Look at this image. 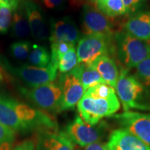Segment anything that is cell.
Segmentation results:
<instances>
[{"instance_id":"6da1fadb","label":"cell","mask_w":150,"mask_h":150,"mask_svg":"<svg viewBox=\"0 0 150 150\" xmlns=\"http://www.w3.org/2000/svg\"><path fill=\"white\" fill-rule=\"evenodd\" d=\"M120 108L115 90L106 83L90 88L77 104L81 117L94 126L102 118L111 116Z\"/></svg>"},{"instance_id":"7a4b0ae2","label":"cell","mask_w":150,"mask_h":150,"mask_svg":"<svg viewBox=\"0 0 150 150\" xmlns=\"http://www.w3.org/2000/svg\"><path fill=\"white\" fill-rule=\"evenodd\" d=\"M125 112L130 109L150 110L149 91L126 68L121 69L115 86Z\"/></svg>"},{"instance_id":"3957f363","label":"cell","mask_w":150,"mask_h":150,"mask_svg":"<svg viewBox=\"0 0 150 150\" xmlns=\"http://www.w3.org/2000/svg\"><path fill=\"white\" fill-rule=\"evenodd\" d=\"M114 54L124 68L136 67L150 57V45L147 41L136 38L126 31H117L113 35Z\"/></svg>"},{"instance_id":"277c9868","label":"cell","mask_w":150,"mask_h":150,"mask_svg":"<svg viewBox=\"0 0 150 150\" xmlns=\"http://www.w3.org/2000/svg\"><path fill=\"white\" fill-rule=\"evenodd\" d=\"M21 93L40 109L47 112L61 111L63 91L59 82H50L27 89L22 88Z\"/></svg>"},{"instance_id":"5b68a950","label":"cell","mask_w":150,"mask_h":150,"mask_svg":"<svg viewBox=\"0 0 150 150\" xmlns=\"http://www.w3.org/2000/svg\"><path fill=\"white\" fill-rule=\"evenodd\" d=\"M113 54V36L92 34L79 40L76 54L79 64H91L99 56Z\"/></svg>"},{"instance_id":"8992f818","label":"cell","mask_w":150,"mask_h":150,"mask_svg":"<svg viewBox=\"0 0 150 150\" xmlns=\"http://www.w3.org/2000/svg\"><path fill=\"white\" fill-rule=\"evenodd\" d=\"M3 66L7 72L15 75L30 88L54 82L57 75L58 67L51 63L45 67L30 65L13 67L8 63H4Z\"/></svg>"},{"instance_id":"52a82bcc","label":"cell","mask_w":150,"mask_h":150,"mask_svg":"<svg viewBox=\"0 0 150 150\" xmlns=\"http://www.w3.org/2000/svg\"><path fill=\"white\" fill-rule=\"evenodd\" d=\"M96 125H90L80 116L76 115L67 125L65 133L73 143L84 147L94 142H100L106 134V127L104 123Z\"/></svg>"},{"instance_id":"ba28073f","label":"cell","mask_w":150,"mask_h":150,"mask_svg":"<svg viewBox=\"0 0 150 150\" xmlns=\"http://www.w3.org/2000/svg\"><path fill=\"white\" fill-rule=\"evenodd\" d=\"M111 18L106 16L96 6L88 3L81 14L82 31L86 35L99 34L113 36L114 26Z\"/></svg>"},{"instance_id":"9c48e42d","label":"cell","mask_w":150,"mask_h":150,"mask_svg":"<svg viewBox=\"0 0 150 150\" xmlns=\"http://www.w3.org/2000/svg\"><path fill=\"white\" fill-rule=\"evenodd\" d=\"M15 109L26 131L57 130V125L54 118L43 110L35 109L29 105L16 100Z\"/></svg>"},{"instance_id":"30bf717a","label":"cell","mask_w":150,"mask_h":150,"mask_svg":"<svg viewBox=\"0 0 150 150\" xmlns=\"http://www.w3.org/2000/svg\"><path fill=\"white\" fill-rule=\"evenodd\" d=\"M113 117L123 129L130 131L150 148V114L126 111Z\"/></svg>"},{"instance_id":"8fae6325","label":"cell","mask_w":150,"mask_h":150,"mask_svg":"<svg viewBox=\"0 0 150 150\" xmlns=\"http://www.w3.org/2000/svg\"><path fill=\"white\" fill-rule=\"evenodd\" d=\"M59 83L63 91L61 111L74 108L86 93L75 68L61 75Z\"/></svg>"},{"instance_id":"7c38bea8","label":"cell","mask_w":150,"mask_h":150,"mask_svg":"<svg viewBox=\"0 0 150 150\" xmlns=\"http://www.w3.org/2000/svg\"><path fill=\"white\" fill-rule=\"evenodd\" d=\"M79 31L75 22L69 17L52 22L50 41L52 43L65 42L75 46L79 39Z\"/></svg>"},{"instance_id":"4fadbf2b","label":"cell","mask_w":150,"mask_h":150,"mask_svg":"<svg viewBox=\"0 0 150 150\" xmlns=\"http://www.w3.org/2000/svg\"><path fill=\"white\" fill-rule=\"evenodd\" d=\"M22 4L33 38L39 41L46 40L49 33L47 26L40 8L31 0H24Z\"/></svg>"},{"instance_id":"5bb4252c","label":"cell","mask_w":150,"mask_h":150,"mask_svg":"<svg viewBox=\"0 0 150 150\" xmlns=\"http://www.w3.org/2000/svg\"><path fill=\"white\" fill-rule=\"evenodd\" d=\"M108 145L110 150H150L145 142L123 128L112 131Z\"/></svg>"},{"instance_id":"9a60e30c","label":"cell","mask_w":150,"mask_h":150,"mask_svg":"<svg viewBox=\"0 0 150 150\" xmlns=\"http://www.w3.org/2000/svg\"><path fill=\"white\" fill-rule=\"evenodd\" d=\"M124 31L140 40H150V11H139L131 16L124 24Z\"/></svg>"},{"instance_id":"2e32d148","label":"cell","mask_w":150,"mask_h":150,"mask_svg":"<svg viewBox=\"0 0 150 150\" xmlns=\"http://www.w3.org/2000/svg\"><path fill=\"white\" fill-rule=\"evenodd\" d=\"M37 150H74L72 142L63 131H40Z\"/></svg>"},{"instance_id":"e0dca14e","label":"cell","mask_w":150,"mask_h":150,"mask_svg":"<svg viewBox=\"0 0 150 150\" xmlns=\"http://www.w3.org/2000/svg\"><path fill=\"white\" fill-rule=\"evenodd\" d=\"M15 103L16 99L0 95V123L14 131L24 132L26 129L17 115Z\"/></svg>"},{"instance_id":"ac0fdd59","label":"cell","mask_w":150,"mask_h":150,"mask_svg":"<svg viewBox=\"0 0 150 150\" xmlns=\"http://www.w3.org/2000/svg\"><path fill=\"white\" fill-rule=\"evenodd\" d=\"M91 65L96 69L104 83L114 88L119 79L120 73L115 60L108 55H103L95 59Z\"/></svg>"},{"instance_id":"d6986e66","label":"cell","mask_w":150,"mask_h":150,"mask_svg":"<svg viewBox=\"0 0 150 150\" xmlns=\"http://www.w3.org/2000/svg\"><path fill=\"white\" fill-rule=\"evenodd\" d=\"M31 33L29 21L22 1L14 11L11 22V33L16 38H24Z\"/></svg>"},{"instance_id":"ffe728a7","label":"cell","mask_w":150,"mask_h":150,"mask_svg":"<svg viewBox=\"0 0 150 150\" xmlns=\"http://www.w3.org/2000/svg\"><path fill=\"white\" fill-rule=\"evenodd\" d=\"M75 70L85 91L98 84L105 83L100 74L91 64H78Z\"/></svg>"},{"instance_id":"44dd1931","label":"cell","mask_w":150,"mask_h":150,"mask_svg":"<svg viewBox=\"0 0 150 150\" xmlns=\"http://www.w3.org/2000/svg\"><path fill=\"white\" fill-rule=\"evenodd\" d=\"M28 61L35 67H45L51 62V54L45 47L33 45L28 56Z\"/></svg>"},{"instance_id":"7402d4cb","label":"cell","mask_w":150,"mask_h":150,"mask_svg":"<svg viewBox=\"0 0 150 150\" xmlns=\"http://www.w3.org/2000/svg\"><path fill=\"white\" fill-rule=\"evenodd\" d=\"M96 6L104 15L111 18L126 15L122 0H108L106 2L96 4Z\"/></svg>"},{"instance_id":"603a6c76","label":"cell","mask_w":150,"mask_h":150,"mask_svg":"<svg viewBox=\"0 0 150 150\" xmlns=\"http://www.w3.org/2000/svg\"><path fill=\"white\" fill-rule=\"evenodd\" d=\"M78 57L75 49L73 48L60 58L58 62V70L60 72L68 73L78 65Z\"/></svg>"},{"instance_id":"cb8c5ba5","label":"cell","mask_w":150,"mask_h":150,"mask_svg":"<svg viewBox=\"0 0 150 150\" xmlns=\"http://www.w3.org/2000/svg\"><path fill=\"white\" fill-rule=\"evenodd\" d=\"M32 44L28 40H19L13 42L10 45L11 55L19 61H24L29 56L32 49Z\"/></svg>"},{"instance_id":"d4e9b609","label":"cell","mask_w":150,"mask_h":150,"mask_svg":"<svg viewBox=\"0 0 150 150\" xmlns=\"http://www.w3.org/2000/svg\"><path fill=\"white\" fill-rule=\"evenodd\" d=\"M16 8L9 4L0 6V33L4 34L8 32L12 22V15Z\"/></svg>"},{"instance_id":"484cf974","label":"cell","mask_w":150,"mask_h":150,"mask_svg":"<svg viewBox=\"0 0 150 150\" xmlns=\"http://www.w3.org/2000/svg\"><path fill=\"white\" fill-rule=\"evenodd\" d=\"M135 76L146 88L150 89V57L144 60L136 67Z\"/></svg>"},{"instance_id":"4316f807","label":"cell","mask_w":150,"mask_h":150,"mask_svg":"<svg viewBox=\"0 0 150 150\" xmlns=\"http://www.w3.org/2000/svg\"><path fill=\"white\" fill-rule=\"evenodd\" d=\"M74 48V45L65 42H59L51 44V62L50 63L58 67V62L62 56L70 50Z\"/></svg>"},{"instance_id":"83f0119b","label":"cell","mask_w":150,"mask_h":150,"mask_svg":"<svg viewBox=\"0 0 150 150\" xmlns=\"http://www.w3.org/2000/svg\"><path fill=\"white\" fill-rule=\"evenodd\" d=\"M15 131L0 123V148L14 141Z\"/></svg>"},{"instance_id":"f1b7e54d","label":"cell","mask_w":150,"mask_h":150,"mask_svg":"<svg viewBox=\"0 0 150 150\" xmlns=\"http://www.w3.org/2000/svg\"><path fill=\"white\" fill-rule=\"evenodd\" d=\"M126 15H134L139 12L145 4V0H122Z\"/></svg>"},{"instance_id":"f546056e","label":"cell","mask_w":150,"mask_h":150,"mask_svg":"<svg viewBox=\"0 0 150 150\" xmlns=\"http://www.w3.org/2000/svg\"><path fill=\"white\" fill-rule=\"evenodd\" d=\"M83 150H110L108 147V142H97L92 143L83 147Z\"/></svg>"},{"instance_id":"4dcf8cb0","label":"cell","mask_w":150,"mask_h":150,"mask_svg":"<svg viewBox=\"0 0 150 150\" xmlns=\"http://www.w3.org/2000/svg\"><path fill=\"white\" fill-rule=\"evenodd\" d=\"M13 150H37L35 143L32 140H25L17 145Z\"/></svg>"},{"instance_id":"1f68e13d","label":"cell","mask_w":150,"mask_h":150,"mask_svg":"<svg viewBox=\"0 0 150 150\" xmlns=\"http://www.w3.org/2000/svg\"><path fill=\"white\" fill-rule=\"evenodd\" d=\"M42 1L48 8H58L63 3V0H42Z\"/></svg>"},{"instance_id":"d6a6232c","label":"cell","mask_w":150,"mask_h":150,"mask_svg":"<svg viewBox=\"0 0 150 150\" xmlns=\"http://www.w3.org/2000/svg\"><path fill=\"white\" fill-rule=\"evenodd\" d=\"M22 2V0H0V6L2 4H9L18 8Z\"/></svg>"},{"instance_id":"836d02e7","label":"cell","mask_w":150,"mask_h":150,"mask_svg":"<svg viewBox=\"0 0 150 150\" xmlns=\"http://www.w3.org/2000/svg\"><path fill=\"white\" fill-rule=\"evenodd\" d=\"M108 0H95V2L96 4H100V3H104L107 1Z\"/></svg>"},{"instance_id":"e575fe53","label":"cell","mask_w":150,"mask_h":150,"mask_svg":"<svg viewBox=\"0 0 150 150\" xmlns=\"http://www.w3.org/2000/svg\"><path fill=\"white\" fill-rule=\"evenodd\" d=\"M91 1H93V2H95V0H91Z\"/></svg>"}]
</instances>
